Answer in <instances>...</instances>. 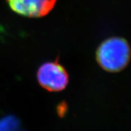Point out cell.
I'll return each instance as SVG.
<instances>
[{"instance_id":"7a4b0ae2","label":"cell","mask_w":131,"mask_h":131,"mask_svg":"<svg viewBox=\"0 0 131 131\" xmlns=\"http://www.w3.org/2000/svg\"><path fill=\"white\" fill-rule=\"evenodd\" d=\"M37 80L40 86L50 92L63 91L69 82L66 69L58 60L42 64L37 71Z\"/></svg>"},{"instance_id":"277c9868","label":"cell","mask_w":131,"mask_h":131,"mask_svg":"<svg viewBox=\"0 0 131 131\" xmlns=\"http://www.w3.org/2000/svg\"><path fill=\"white\" fill-rule=\"evenodd\" d=\"M0 131H25L20 120L14 115L0 118Z\"/></svg>"},{"instance_id":"3957f363","label":"cell","mask_w":131,"mask_h":131,"mask_svg":"<svg viewBox=\"0 0 131 131\" xmlns=\"http://www.w3.org/2000/svg\"><path fill=\"white\" fill-rule=\"evenodd\" d=\"M18 15L30 18L44 17L51 12L57 0H5Z\"/></svg>"},{"instance_id":"6da1fadb","label":"cell","mask_w":131,"mask_h":131,"mask_svg":"<svg viewBox=\"0 0 131 131\" xmlns=\"http://www.w3.org/2000/svg\"><path fill=\"white\" fill-rule=\"evenodd\" d=\"M131 57L130 47L126 40L113 37L100 43L96 59L102 69L110 73L121 71L128 65Z\"/></svg>"}]
</instances>
